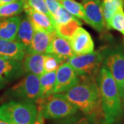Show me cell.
Returning a JSON list of instances; mask_svg holds the SVG:
<instances>
[{"instance_id": "6da1fadb", "label": "cell", "mask_w": 124, "mask_h": 124, "mask_svg": "<svg viewBox=\"0 0 124 124\" xmlns=\"http://www.w3.org/2000/svg\"><path fill=\"white\" fill-rule=\"evenodd\" d=\"M61 94L86 116L98 120L103 116L97 79L79 77V81Z\"/></svg>"}, {"instance_id": "7a4b0ae2", "label": "cell", "mask_w": 124, "mask_h": 124, "mask_svg": "<svg viewBox=\"0 0 124 124\" xmlns=\"http://www.w3.org/2000/svg\"><path fill=\"white\" fill-rule=\"evenodd\" d=\"M103 116L108 124L119 121L124 115L121 98L116 83L110 71L102 65L97 77Z\"/></svg>"}, {"instance_id": "3957f363", "label": "cell", "mask_w": 124, "mask_h": 124, "mask_svg": "<svg viewBox=\"0 0 124 124\" xmlns=\"http://www.w3.org/2000/svg\"><path fill=\"white\" fill-rule=\"evenodd\" d=\"M37 115L35 103L11 100L0 106V119L10 124H34Z\"/></svg>"}, {"instance_id": "277c9868", "label": "cell", "mask_w": 124, "mask_h": 124, "mask_svg": "<svg viewBox=\"0 0 124 124\" xmlns=\"http://www.w3.org/2000/svg\"><path fill=\"white\" fill-rule=\"evenodd\" d=\"M106 50V48H102L91 53L75 55L67 62L79 77L97 79L103 65Z\"/></svg>"}, {"instance_id": "5b68a950", "label": "cell", "mask_w": 124, "mask_h": 124, "mask_svg": "<svg viewBox=\"0 0 124 124\" xmlns=\"http://www.w3.org/2000/svg\"><path fill=\"white\" fill-rule=\"evenodd\" d=\"M6 95L9 99L18 101L37 103L40 99L39 77L27 73L17 84L6 91Z\"/></svg>"}, {"instance_id": "8992f818", "label": "cell", "mask_w": 124, "mask_h": 124, "mask_svg": "<svg viewBox=\"0 0 124 124\" xmlns=\"http://www.w3.org/2000/svg\"><path fill=\"white\" fill-rule=\"evenodd\" d=\"M42 108L45 119H57L74 115L78 109L61 94H53L37 102Z\"/></svg>"}, {"instance_id": "52a82bcc", "label": "cell", "mask_w": 124, "mask_h": 124, "mask_svg": "<svg viewBox=\"0 0 124 124\" xmlns=\"http://www.w3.org/2000/svg\"><path fill=\"white\" fill-rule=\"evenodd\" d=\"M103 65L110 71L121 92L124 81V53L120 48L107 49Z\"/></svg>"}, {"instance_id": "ba28073f", "label": "cell", "mask_w": 124, "mask_h": 124, "mask_svg": "<svg viewBox=\"0 0 124 124\" xmlns=\"http://www.w3.org/2000/svg\"><path fill=\"white\" fill-rule=\"evenodd\" d=\"M24 74L21 61L0 56V89L21 78Z\"/></svg>"}, {"instance_id": "9c48e42d", "label": "cell", "mask_w": 124, "mask_h": 124, "mask_svg": "<svg viewBox=\"0 0 124 124\" xmlns=\"http://www.w3.org/2000/svg\"><path fill=\"white\" fill-rule=\"evenodd\" d=\"M79 76L68 62L63 63L56 72V82L53 94L63 93L79 81Z\"/></svg>"}, {"instance_id": "30bf717a", "label": "cell", "mask_w": 124, "mask_h": 124, "mask_svg": "<svg viewBox=\"0 0 124 124\" xmlns=\"http://www.w3.org/2000/svg\"><path fill=\"white\" fill-rule=\"evenodd\" d=\"M88 24L98 32H101L106 26L101 0H82Z\"/></svg>"}, {"instance_id": "8fae6325", "label": "cell", "mask_w": 124, "mask_h": 124, "mask_svg": "<svg viewBox=\"0 0 124 124\" xmlns=\"http://www.w3.org/2000/svg\"><path fill=\"white\" fill-rule=\"evenodd\" d=\"M72 49L75 55L91 53L94 51V41L88 32L79 27L69 39Z\"/></svg>"}, {"instance_id": "7c38bea8", "label": "cell", "mask_w": 124, "mask_h": 124, "mask_svg": "<svg viewBox=\"0 0 124 124\" xmlns=\"http://www.w3.org/2000/svg\"><path fill=\"white\" fill-rule=\"evenodd\" d=\"M46 54H52L62 59L63 62L75 56L69 40L59 35L57 32L54 35Z\"/></svg>"}, {"instance_id": "4fadbf2b", "label": "cell", "mask_w": 124, "mask_h": 124, "mask_svg": "<svg viewBox=\"0 0 124 124\" xmlns=\"http://www.w3.org/2000/svg\"><path fill=\"white\" fill-rule=\"evenodd\" d=\"M26 52V48L22 43L0 38V56L22 62Z\"/></svg>"}, {"instance_id": "5bb4252c", "label": "cell", "mask_w": 124, "mask_h": 124, "mask_svg": "<svg viewBox=\"0 0 124 124\" xmlns=\"http://www.w3.org/2000/svg\"><path fill=\"white\" fill-rule=\"evenodd\" d=\"M34 35L31 46L26 54H46L50 44L56 31L48 32L46 31L34 29Z\"/></svg>"}, {"instance_id": "9a60e30c", "label": "cell", "mask_w": 124, "mask_h": 124, "mask_svg": "<svg viewBox=\"0 0 124 124\" xmlns=\"http://www.w3.org/2000/svg\"><path fill=\"white\" fill-rule=\"evenodd\" d=\"M23 10L26 15L31 19L34 29H38L46 31L48 32H53L55 31V23L48 16L39 13L30 8L24 4Z\"/></svg>"}, {"instance_id": "2e32d148", "label": "cell", "mask_w": 124, "mask_h": 124, "mask_svg": "<svg viewBox=\"0 0 124 124\" xmlns=\"http://www.w3.org/2000/svg\"><path fill=\"white\" fill-rule=\"evenodd\" d=\"M44 54H26L22 60L25 72L41 77L44 73Z\"/></svg>"}, {"instance_id": "e0dca14e", "label": "cell", "mask_w": 124, "mask_h": 124, "mask_svg": "<svg viewBox=\"0 0 124 124\" xmlns=\"http://www.w3.org/2000/svg\"><path fill=\"white\" fill-rule=\"evenodd\" d=\"M21 20L19 16L0 19V38L11 41L16 39Z\"/></svg>"}, {"instance_id": "ac0fdd59", "label": "cell", "mask_w": 124, "mask_h": 124, "mask_svg": "<svg viewBox=\"0 0 124 124\" xmlns=\"http://www.w3.org/2000/svg\"><path fill=\"white\" fill-rule=\"evenodd\" d=\"M34 32V27L31 19L27 15L26 17H23L21 20L15 40L18 42L22 43L26 48V51H28L31 46Z\"/></svg>"}, {"instance_id": "d6986e66", "label": "cell", "mask_w": 124, "mask_h": 124, "mask_svg": "<svg viewBox=\"0 0 124 124\" xmlns=\"http://www.w3.org/2000/svg\"><path fill=\"white\" fill-rule=\"evenodd\" d=\"M56 71L44 72L39 77L40 99H44L53 94L56 82Z\"/></svg>"}, {"instance_id": "ffe728a7", "label": "cell", "mask_w": 124, "mask_h": 124, "mask_svg": "<svg viewBox=\"0 0 124 124\" xmlns=\"http://www.w3.org/2000/svg\"><path fill=\"white\" fill-rule=\"evenodd\" d=\"M24 0H17L0 6V19L13 17L20 14L23 10Z\"/></svg>"}, {"instance_id": "44dd1931", "label": "cell", "mask_w": 124, "mask_h": 124, "mask_svg": "<svg viewBox=\"0 0 124 124\" xmlns=\"http://www.w3.org/2000/svg\"><path fill=\"white\" fill-rule=\"evenodd\" d=\"M81 25V23L75 17L65 23L55 25V31L59 35L69 40Z\"/></svg>"}, {"instance_id": "7402d4cb", "label": "cell", "mask_w": 124, "mask_h": 124, "mask_svg": "<svg viewBox=\"0 0 124 124\" xmlns=\"http://www.w3.org/2000/svg\"><path fill=\"white\" fill-rule=\"evenodd\" d=\"M124 0H103L102 9L106 26L116 10L120 8H124Z\"/></svg>"}, {"instance_id": "603a6c76", "label": "cell", "mask_w": 124, "mask_h": 124, "mask_svg": "<svg viewBox=\"0 0 124 124\" xmlns=\"http://www.w3.org/2000/svg\"><path fill=\"white\" fill-rule=\"evenodd\" d=\"M59 2L70 13L84 20L88 24V18L86 17L84 6L81 4H79L73 0H61Z\"/></svg>"}, {"instance_id": "cb8c5ba5", "label": "cell", "mask_w": 124, "mask_h": 124, "mask_svg": "<svg viewBox=\"0 0 124 124\" xmlns=\"http://www.w3.org/2000/svg\"><path fill=\"white\" fill-rule=\"evenodd\" d=\"M107 28L114 29L121 32L124 35V8H120L112 17L107 25Z\"/></svg>"}, {"instance_id": "d4e9b609", "label": "cell", "mask_w": 124, "mask_h": 124, "mask_svg": "<svg viewBox=\"0 0 124 124\" xmlns=\"http://www.w3.org/2000/svg\"><path fill=\"white\" fill-rule=\"evenodd\" d=\"M63 63L64 62L57 56L52 54H45L44 62V72L56 71Z\"/></svg>"}, {"instance_id": "484cf974", "label": "cell", "mask_w": 124, "mask_h": 124, "mask_svg": "<svg viewBox=\"0 0 124 124\" xmlns=\"http://www.w3.org/2000/svg\"><path fill=\"white\" fill-rule=\"evenodd\" d=\"M24 4L33 9L34 10L48 16L49 17H50L53 20L44 0H24Z\"/></svg>"}, {"instance_id": "4316f807", "label": "cell", "mask_w": 124, "mask_h": 124, "mask_svg": "<svg viewBox=\"0 0 124 124\" xmlns=\"http://www.w3.org/2000/svg\"><path fill=\"white\" fill-rule=\"evenodd\" d=\"M74 18H75V16L70 13L62 6L59 9L57 13L56 14V15L53 18V21L55 25H58L67 23Z\"/></svg>"}, {"instance_id": "83f0119b", "label": "cell", "mask_w": 124, "mask_h": 124, "mask_svg": "<svg viewBox=\"0 0 124 124\" xmlns=\"http://www.w3.org/2000/svg\"><path fill=\"white\" fill-rule=\"evenodd\" d=\"M44 1L53 19L56 14L57 13L58 10L62 6V5L57 0H44Z\"/></svg>"}, {"instance_id": "f1b7e54d", "label": "cell", "mask_w": 124, "mask_h": 124, "mask_svg": "<svg viewBox=\"0 0 124 124\" xmlns=\"http://www.w3.org/2000/svg\"><path fill=\"white\" fill-rule=\"evenodd\" d=\"M44 116L43 114V110H42V108L41 106L39 103H38V106H37V115L36 117L35 121L34 124H45L44 121Z\"/></svg>"}, {"instance_id": "f546056e", "label": "cell", "mask_w": 124, "mask_h": 124, "mask_svg": "<svg viewBox=\"0 0 124 124\" xmlns=\"http://www.w3.org/2000/svg\"><path fill=\"white\" fill-rule=\"evenodd\" d=\"M96 120L88 116L81 118L72 124H95Z\"/></svg>"}, {"instance_id": "4dcf8cb0", "label": "cell", "mask_w": 124, "mask_h": 124, "mask_svg": "<svg viewBox=\"0 0 124 124\" xmlns=\"http://www.w3.org/2000/svg\"><path fill=\"white\" fill-rule=\"evenodd\" d=\"M120 96L121 98V101H122V106H123V109L124 110V81L123 84V87H122V90L121 92L120 93Z\"/></svg>"}, {"instance_id": "1f68e13d", "label": "cell", "mask_w": 124, "mask_h": 124, "mask_svg": "<svg viewBox=\"0 0 124 124\" xmlns=\"http://www.w3.org/2000/svg\"><path fill=\"white\" fill-rule=\"evenodd\" d=\"M95 124H108L106 121L105 119L103 120H101V119H99L96 120V122H95Z\"/></svg>"}, {"instance_id": "d6a6232c", "label": "cell", "mask_w": 124, "mask_h": 124, "mask_svg": "<svg viewBox=\"0 0 124 124\" xmlns=\"http://www.w3.org/2000/svg\"><path fill=\"white\" fill-rule=\"evenodd\" d=\"M16 1H17V0H0V2L2 4H9V3H11V2Z\"/></svg>"}, {"instance_id": "836d02e7", "label": "cell", "mask_w": 124, "mask_h": 124, "mask_svg": "<svg viewBox=\"0 0 124 124\" xmlns=\"http://www.w3.org/2000/svg\"><path fill=\"white\" fill-rule=\"evenodd\" d=\"M0 124H10L8 123H7V122H6L4 121H2V120L0 119Z\"/></svg>"}, {"instance_id": "e575fe53", "label": "cell", "mask_w": 124, "mask_h": 124, "mask_svg": "<svg viewBox=\"0 0 124 124\" xmlns=\"http://www.w3.org/2000/svg\"><path fill=\"white\" fill-rule=\"evenodd\" d=\"M1 5H3V4H1V2H0V6H1Z\"/></svg>"}, {"instance_id": "d590c367", "label": "cell", "mask_w": 124, "mask_h": 124, "mask_svg": "<svg viewBox=\"0 0 124 124\" xmlns=\"http://www.w3.org/2000/svg\"><path fill=\"white\" fill-rule=\"evenodd\" d=\"M58 1H61V0H57Z\"/></svg>"}]
</instances>
